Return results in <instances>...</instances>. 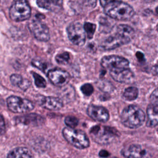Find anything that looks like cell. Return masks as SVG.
I'll return each mask as SVG.
<instances>
[{
    "instance_id": "obj_1",
    "label": "cell",
    "mask_w": 158,
    "mask_h": 158,
    "mask_svg": "<svg viewBox=\"0 0 158 158\" xmlns=\"http://www.w3.org/2000/svg\"><path fill=\"white\" fill-rule=\"evenodd\" d=\"M105 13L110 17L118 20H127L134 15L133 9L128 4L120 1H114L104 7Z\"/></svg>"
},
{
    "instance_id": "obj_2",
    "label": "cell",
    "mask_w": 158,
    "mask_h": 158,
    "mask_svg": "<svg viewBox=\"0 0 158 158\" xmlns=\"http://www.w3.org/2000/svg\"><path fill=\"white\" fill-rule=\"evenodd\" d=\"M120 118L122 124L125 127L129 128H136L144 123L145 114L139 107L130 105L122 110Z\"/></svg>"
},
{
    "instance_id": "obj_3",
    "label": "cell",
    "mask_w": 158,
    "mask_h": 158,
    "mask_svg": "<svg viewBox=\"0 0 158 158\" xmlns=\"http://www.w3.org/2000/svg\"><path fill=\"white\" fill-rule=\"evenodd\" d=\"M92 139L100 144H108L113 142L118 136V131L114 128L95 125L89 131Z\"/></svg>"
},
{
    "instance_id": "obj_4",
    "label": "cell",
    "mask_w": 158,
    "mask_h": 158,
    "mask_svg": "<svg viewBox=\"0 0 158 158\" xmlns=\"http://www.w3.org/2000/svg\"><path fill=\"white\" fill-rule=\"evenodd\" d=\"M64 138L72 146L78 149H85L89 145V140L86 133L80 130L65 127L62 130Z\"/></svg>"
},
{
    "instance_id": "obj_5",
    "label": "cell",
    "mask_w": 158,
    "mask_h": 158,
    "mask_svg": "<svg viewBox=\"0 0 158 158\" xmlns=\"http://www.w3.org/2000/svg\"><path fill=\"white\" fill-rule=\"evenodd\" d=\"M31 15V9L27 0H14L9 10L10 19L15 22L27 20Z\"/></svg>"
},
{
    "instance_id": "obj_6",
    "label": "cell",
    "mask_w": 158,
    "mask_h": 158,
    "mask_svg": "<svg viewBox=\"0 0 158 158\" xmlns=\"http://www.w3.org/2000/svg\"><path fill=\"white\" fill-rule=\"evenodd\" d=\"M9 109L15 113H23L34 109V104L30 101L15 96H11L7 99Z\"/></svg>"
},
{
    "instance_id": "obj_7",
    "label": "cell",
    "mask_w": 158,
    "mask_h": 158,
    "mask_svg": "<svg viewBox=\"0 0 158 158\" xmlns=\"http://www.w3.org/2000/svg\"><path fill=\"white\" fill-rule=\"evenodd\" d=\"M68 37L70 41L78 46L85 44L86 33L83 26L78 22H74L69 25L67 28Z\"/></svg>"
},
{
    "instance_id": "obj_8",
    "label": "cell",
    "mask_w": 158,
    "mask_h": 158,
    "mask_svg": "<svg viewBox=\"0 0 158 158\" xmlns=\"http://www.w3.org/2000/svg\"><path fill=\"white\" fill-rule=\"evenodd\" d=\"M101 64L105 69L110 70L128 68L129 61L121 56L110 55L102 58Z\"/></svg>"
},
{
    "instance_id": "obj_9",
    "label": "cell",
    "mask_w": 158,
    "mask_h": 158,
    "mask_svg": "<svg viewBox=\"0 0 158 158\" xmlns=\"http://www.w3.org/2000/svg\"><path fill=\"white\" fill-rule=\"evenodd\" d=\"M131 38L117 31L115 34L106 38L100 45V47L104 50H110L117 48L122 45L127 44Z\"/></svg>"
},
{
    "instance_id": "obj_10",
    "label": "cell",
    "mask_w": 158,
    "mask_h": 158,
    "mask_svg": "<svg viewBox=\"0 0 158 158\" xmlns=\"http://www.w3.org/2000/svg\"><path fill=\"white\" fill-rule=\"evenodd\" d=\"M48 77L50 81L55 86H64L70 79L69 73L60 69H54L48 72Z\"/></svg>"
},
{
    "instance_id": "obj_11",
    "label": "cell",
    "mask_w": 158,
    "mask_h": 158,
    "mask_svg": "<svg viewBox=\"0 0 158 158\" xmlns=\"http://www.w3.org/2000/svg\"><path fill=\"white\" fill-rule=\"evenodd\" d=\"M29 27L31 32L37 40L41 41H47L49 40L48 27L39 20L32 22Z\"/></svg>"
},
{
    "instance_id": "obj_12",
    "label": "cell",
    "mask_w": 158,
    "mask_h": 158,
    "mask_svg": "<svg viewBox=\"0 0 158 158\" xmlns=\"http://www.w3.org/2000/svg\"><path fill=\"white\" fill-rule=\"evenodd\" d=\"M87 114L93 120L101 122H106L109 118L107 110L102 106L89 105L86 110Z\"/></svg>"
},
{
    "instance_id": "obj_13",
    "label": "cell",
    "mask_w": 158,
    "mask_h": 158,
    "mask_svg": "<svg viewBox=\"0 0 158 158\" xmlns=\"http://www.w3.org/2000/svg\"><path fill=\"white\" fill-rule=\"evenodd\" d=\"M109 73L115 81L119 83H131L135 78L133 73L129 68L110 70Z\"/></svg>"
},
{
    "instance_id": "obj_14",
    "label": "cell",
    "mask_w": 158,
    "mask_h": 158,
    "mask_svg": "<svg viewBox=\"0 0 158 158\" xmlns=\"http://www.w3.org/2000/svg\"><path fill=\"white\" fill-rule=\"evenodd\" d=\"M121 153L126 158H146L147 156L146 150L138 144L126 146L122 149Z\"/></svg>"
},
{
    "instance_id": "obj_15",
    "label": "cell",
    "mask_w": 158,
    "mask_h": 158,
    "mask_svg": "<svg viewBox=\"0 0 158 158\" xmlns=\"http://www.w3.org/2000/svg\"><path fill=\"white\" fill-rule=\"evenodd\" d=\"M40 104L43 107L51 110H57L63 107V102L61 99L52 96L42 97Z\"/></svg>"
},
{
    "instance_id": "obj_16",
    "label": "cell",
    "mask_w": 158,
    "mask_h": 158,
    "mask_svg": "<svg viewBox=\"0 0 158 158\" xmlns=\"http://www.w3.org/2000/svg\"><path fill=\"white\" fill-rule=\"evenodd\" d=\"M17 121L26 125H38L44 123V118L36 114H30L17 118Z\"/></svg>"
},
{
    "instance_id": "obj_17",
    "label": "cell",
    "mask_w": 158,
    "mask_h": 158,
    "mask_svg": "<svg viewBox=\"0 0 158 158\" xmlns=\"http://www.w3.org/2000/svg\"><path fill=\"white\" fill-rule=\"evenodd\" d=\"M148 120L146 125L154 127L158 125V107L149 104L147 107Z\"/></svg>"
},
{
    "instance_id": "obj_18",
    "label": "cell",
    "mask_w": 158,
    "mask_h": 158,
    "mask_svg": "<svg viewBox=\"0 0 158 158\" xmlns=\"http://www.w3.org/2000/svg\"><path fill=\"white\" fill-rule=\"evenodd\" d=\"M10 80L13 85L19 87L23 91L27 90L31 85V82L28 80L23 78L19 74H12L10 77Z\"/></svg>"
},
{
    "instance_id": "obj_19",
    "label": "cell",
    "mask_w": 158,
    "mask_h": 158,
    "mask_svg": "<svg viewBox=\"0 0 158 158\" xmlns=\"http://www.w3.org/2000/svg\"><path fill=\"white\" fill-rule=\"evenodd\" d=\"M32 153L27 148L19 147L9 152L7 158H31Z\"/></svg>"
},
{
    "instance_id": "obj_20",
    "label": "cell",
    "mask_w": 158,
    "mask_h": 158,
    "mask_svg": "<svg viewBox=\"0 0 158 158\" xmlns=\"http://www.w3.org/2000/svg\"><path fill=\"white\" fill-rule=\"evenodd\" d=\"M138 95V88L134 86H130L125 89L123 93V98L127 101H133L137 98Z\"/></svg>"
},
{
    "instance_id": "obj_21",
    "label": "cell",
    "mask_w": 158,
    "mask_h": 158,
    "mask_svg": "<svg viewBox=\"0 0 158 158\" xmlns=\"http://www.w3.org/2000/svg\"><path fill=\"white\" fill-rule=\"evenodd\" d=\"M117 31L122 33V35H124L129 38H131V36L133 35L134 31L133 29L127 25H119L117 27Z\"/></svg>"
},
{
    "instance_id": "obj_22",
    "label": "cell",
    "mask_w": 158,
    "mask_h": 158,
    "mask_svg": "<svg viewBox=\"0 0 158 158\" xmlns=\"http://www.w3.org/2000/svg\"><path fill=\"white\" fill-rule=\"evenodd\" d=\"M85 33L86 34L87 38L91 39L93 36V35L96 30V25L89 22H86L83 26Z\"/></svg>"
},
{
    "instance_id": "obj_23",
    "label": "cell",
    "mask_w": 158,
    "mask_h": 158,
    "mask_svg": "<svg viewBox=\"0 0 158 158\" xmlns=\"http://www.w3.org/2000/svg\"><path fill=\"white\" fill-rule=\"evenodd\" d=\"M56 60L60 64L65 65L68 64L70 60V54L67 52H64L59 54L56 56Z\"/></svg>"
},
{
    "instance_id": "obj_24",
    "label": "cell",
    "mask_w": 158,
    "mask_h": 158,
    "mask_svg": "<svg viewBox=\"0 0 158 158\" xmlns=\"http://www.w3.org/2000/svg\"><path fill=\"white\" fill-rule=\"evenodd\" d=\"M33 76L35 80V85L38 88H44L46 86V81L44 78H43L39 74L33 72Z\"/></svg>"
},
{
    "instance_id": "obj_25",
    "label": "cell",
    "mask_w": 158,
    "mask_h": 158,
    "mask_svg": "<svg viewBox=\"0 0 158 158\" xmlns=\"http://www.w3.org/2000/svg\"><path fill=\"white\" fill-rule=\"evenodd\" d=\"M65 123L68 127L74 128L78 123V120L77 117L73 116H67L65 118Z\"/></svg>"
},
{
    "instance_id": "obj_26",
    "label": "cell",
    "mask_w": 158,
    "mask_h": 158,
    "mask_svg": "<svg viewBox=\"0 0 158 158\" xmlns=\"http://www.w3.org/2000/svg\"><path fill=\"white\" fill-rule=\"evenodd\" d=\"M94 90L93 86L89 83H85L81 87V91L83 94L87 96H89L91 95Z\"/></svg>"
},
{
    "instance_id": "obj_27",
    "label": "cell",
    "mask_w": 158,
    "mask_h": 158,
    "mask_svg": "<svg viewBox=\"0 0 158 158\" xmlns=\"http://www.w3.org/2000/svg\"><path fill=\"white\" fill-rule=\"evenodd\" d=\"M36 3L40 7L49 10L52 7V4L54 2L51 0H36Z\"/></svg>"
},
{
    "instance_id": "obj_28",
    "label": "cell",
    "mask_w": 158,
    "mask_h": 158,
    "mask_svg": "<svg viewBox=\"0 0 158 158\" xmlns=\"http://www.w3.org/2000/svg\"><path fill=\"white\" fill-rule=\"evenodd\" d=\"M151 104L158 107V86L152 91L150 96Z\"/></svg>"
},
{
    "instance_id": "obj_29",
    "label": "cell",
    "mask_w": 158,
    "mask_h": 158,
    "mask_svg": "<svg viewBox=\"0 0 158 158\" xmlns=\"http://www.w3.org/2000/svg\"><path fill=\"white\" fill-rule=\"evenodd\" d=\"M32 65L35 67H36V68L39 69L40 70H42V71H44L45 69L47 67L46 64L44 63V62H43L40 59H33L32 60Z\"/></svg>"
},
{
    "instance_id": "obj_30",
    "label": "cell",
    "mask_w": 158,
    "mask_h": 158,
    "mask_svg": "<svg viewBox=\"0 0 158 158\" xmlns=\"http://www.w3.org/2000/svg\"><path fill=\"white\" fill-rule=\"evenodd\" d=\"M82 2L85 6L90 8H94L97 2V0H82Z\"/></svg>"
},
{
    "instance_id": "obj_31",
    "label": "cell",
    "mask_w": 158,
    "mask_h": 158,
    "mask_svg": "<svg viewBox=\"0 0 158 158\" xmlns=\"http://www.w3.org/2000/svg\"><path fill=\"white\" fill-rule=\"evenodd\" d=\"M5 132V122L4 119L1 114H0V136Z\"/></svg>"
},
{
    "instance_id": "obj_32",
    "label": "cell",
    "mask_w": 158,
    "mask_h": 158,
    "mask_svg": "<svg viewBox=\"0 0 158 158\" xmlns=\"http://www.w3.org/2000/svg\"><path fill=\"white\" fill-rule=\"evenodd\" d=\"M136 56L138 60L140 62H142L145 61V58H144V54H143L142 52H139V51L137 52L136 53Z\"/></svg>"
},
{
    "instance_id": "obj_33",
    "label": "cell",
    "mask_w": 158,
    "mask_h": 158,
    "mask_svg": "<svg viewBox=\"0 0 158 158\" xmlns=\"http://www.w3.org/2000/svg\"><path fill=\"white\" fill-rule=\"evenodd\" d=\"M151 73L154 75L158 76V62H157V63L156 65H154L152 67V69H151Z\"/></svg>"
},
{
    "instance_id": "obj_34",
    "label": "cell",
    "mask_w": 158,
    "mask_h": 158,
    "mask_svg": "<svg viewBox=\"0 0 158 158\" xmlns=\"http://www.w3.org/2000/svg\"><path fill=\"white\" fill-rule=\"evenodd\" d=\"M99 156L101 157H107L109 156V153L106 150H101L99 152Z\"/></svg>"
},
{
    "instance_id": "obj_35",
    "label": "cell",
    "mask_w": 158,
    "mask_h": 158,
    "mask_svg": "<svg viewBox=\"0 0 158 158\" xmlns=\"http://www.w3.org/2000/svg\"><path fill=\"white\" fill-rule=\"evenodd\" d=\"M100 1V3L101 4V6L104 7L106 5H107V4H109V2L114 1H120V0H99Z\"/></svg>"
},
{
    "instance_id": "obj_36",
    "label": "cell",
    "mask_w": 158,
    "mask_h": 158,
    "mask_svg": "<svg viewBox=\"0 0 158 158\" xmlns=\"http://www.w3.org/2000/svg\"><path fill=\"white\" fill-rule=\"evenodd\" d=\"M51 1L54 2V4H55L56 5H58V6H60V5L62 4L63 0H51Z\"/></svg>"
},
{
    "instance_id": "obj_37",
    "label": "cell",
    "mask_w": 158,
    "mask_h": 158,
    "mask_svg": "<svg viewBox=\"0 0 158 158\" xmlns=\"http://www.w3.org/2000/svg\"><path fill=\"white\" fill-rule=\"evenodd\" d=\"M144 1L146 2H152V1H154L156 0H143Z\"/></svg>"
},
{
    "instance_id": "obj_38",
    "label": "cell",
    "mask_w": 158,
    "mask_h": 158,
    "mask_svg": "<svg viewBox=\"0 0 158 158\" xmlns=\"http://www.w3.org/2000/svg\"><path fill=\"white\" fill-rule=\"evenodd\" d=\"M156 12L157 14H158V6L156 8Z\"/></svg>"
},
{
    "instance_id": "obj_39",
    "label": "cell",
    "mask_w": 158,
    "mask_h": 158,
    "mask_svg": "<svg viewBox=\"0 0 158 158\" xmlns=\"http://www.w3.org/2000/svg\"><path fill=\"white\" fill-rule=\"evenodd\" d=\"M157 31H158V24H157Z\"/></svg>"
}]
</instances>
